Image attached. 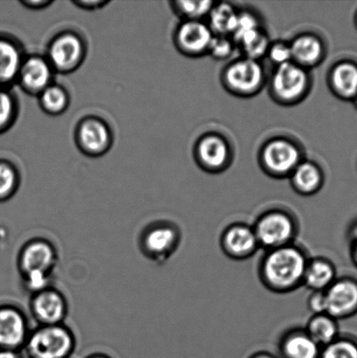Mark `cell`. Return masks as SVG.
I'll use <instances>...</instances> for the list:
<instances>
[{"mask_svg": "<svg viewBox=\"0 0 357 358\" xmlns=\"http://www.w3.org/2000/svg\"><path fill=\"white\" fill-rule=\"evenodd\" d=\"M260 28V21L254 14L248 12L239 13L236 27L233 34V40L237 43L245 35Z\"/></svg>", "mask_w": 357, "mask_h": 358, "instance_id": "1f68e13d", "label": "cell"}, {"mask_svg": "<svg viewBox=\"0 0 357 358\" xmlns=\"http://www.w3.org/2000/svg\"><path fill=\"white\" fill-rule=\"evenodd\" d=\"M17 114L15 97L8 90L0 87V134L6 131L14 124Z\"/></svg>", "mask_w": 357, "mask_h": 358, "instance_id": "f546056e", "label": "cell"}, {"mask_svg": "<svg viewBox=\"0 0 357 358\" xmlns=\"http://www.w3.org/2000/svg\"><path fill=\"white\" fill-rule=\"evenodd\" d=\"M24 348L30 358H68L75 348V338L61 324L41 326L28 336Z\"/></svg>", "mask_w": 357, "mask_h": 358, "instance_id": "3957f363", "label": "cell"}, {"mask_svg": "<svg viewBox=\"0 0 357 358\" xmlns=\"http://www.w3.org/2000/svg\"><path fill=\"white\" fill-rule=\"evenodd\" d=\"M72 3L78 8L90 12V10L104 8L108 3H110V1H107V0H75Z\"/></svg>", "mask_w": 357, "mask_h": 358, "instance_id": "d590c367", "label": "cell"}, {"mask_svg": "<svg viewBox=\"0 0 357 358\" xmlns=\"http://www.w3.org/2000/svg\"><path fill=\"white\" fill-rule=\"evenodd\" d=\"M180 242V231L170 224H157L147 231L143 245L147 252L155 258L167 257Z\"/></svg>", "mask_w": 357, "mask_h": 358, "instance_id": "ac0fdd59", "label": "cell"}, {"mask_svg": "<svg viewBox=\"0 0 357 358\" xmlns=\"http://www.w3.org/2000/svg\"><path fill=\"white\" fill-rule=\"evenodd\" d=\"M320 358H357V346L349 340L337 338L321 348Z\"/></svg>", "mask_w": 357, "mask_h": 358, "instance_id": "4dcf8cb0", "label": "cell"}, {"mask_svg": "<svg viewBox=\"0 0 357 358\" xmlns=\"http://www.w3.org/2000/svg\"><path fill=\"white\" fill-rule=\"evenodd\" d=\"M331 84L335 91L344 97L357 93V68L351 63H341L331 73Z\"/></svg>", "mask_w": 357, "mask_h": 358, "instance_id": "d4e9b609", "label": "cell"}, {"mask_svg": "<svg viewBox=\"0 0 357 358\" xmlns=\"http://www.w3.org/2000/svg\"><path fill=\"white\" fill-rule=\"evenodd\" d=\"M28 336L24 315L16 308L0 307V349L20 352L26 345Z\"/></svg>", "mask_w": 357, "mask_h": 358, "instance_id": "4fadbf2b", "label": "cell"}, {"mask_svg": "<svg viewBox=\"0 0 357 358\" xmlns=\"http://www.w3.org/2000/svg\"><path fill=\"white\" fill-rule=\"evenodd\" d=\"M309 259L295 243L265 251L258 265L261 282L272 292H293L303 286Z\"/></svg>", "mask_w": 357, "mask_h": 358, "instance_id": "6da1fadb", "label": "cell"}, {"mask_svg": "<svg viewBox=\"0 0 357 358\" xmlns=\"http://www.w3.org/2000/svg\"><path fill=\"white\" fill-rule=\"evenodd\" d=\"M20 185V175L16 167L6 160H0V202L14 195Z\"/></svg>", "mask_w": 357, "mask_h": 358, "instance_id": "83f0119b", "label": "cell"}, {"mask_svg": "<svg viewBox=\"0 0 357 358\" xmlns=\"http://www.w3.org/2000/svg\"><path fill=\"white\" fill-rule=\"evenodd\" d=\"M0 358H22V356L17 350L0 349Z\"/></svg>", "mask_w": 357, "mask_h": 358, "instance_id": "74e56055", "label": "cell"}, {"mask_svg": "<svg viewBox=\"0 0 357 358\" xmlns=\"http://www.w3.org/2000/svg\"><path fill=\"white\" fill-rule=\"evenodd\" d=\"M321 350L304 329H290L279 343V358H320Z\"/></svg>", "mask_w": 357, "mask_h": 358, "instance_id": "2e32d148", "label": "cell"}, {"mask_svg": "<svg viewBox=\"0 0 357 358\" xmlns=\"http://www.w3.org/2000/svg\"><path fill=\"white\" fill-rule=\"evenodd\" d=\"M54 72L47 58L31 55L24 58L17 80L24 92L38 96L51 85Z\"/></svg>", "mask_w": 357, "mask_h": 358, "instance_id": "30bf717a", "label": "cell"}, {"mask_svg": "<svg viewBox=\"0 0 357 358\" xmlns=\"http://www.w3.org/2000/svg\"><path fill=\"white\" fill-rule=\"evenodd\" d=\"M210 15L209 27L213 34L228 36L235 29L238 15L235 8L230 3H221L213 6Z\"/></svg>", "mask_w": 357, "mask_h": 358, "instance_id": "cb8c5ba5", "label": "cell"}, {"mask_svg": "<svg viewBox=\"0 0 357 358\" xmlns=\"http://www.w3.org/2000/svg\"><path fill=\"white\" fill-rule=\"evenodd\" d=\"M253 228L260 248L265 251L293 244L298 234L296 217L283 209L265 210L258 217Z\"/></svg>", "mask_w": 357, "mask_h": 358, "instance_id": "7a4b0ae2", "label": "cell"}, {"mask_svg": "<svg viewBox=\"0 0 357 358\" xmlns=\"http://www.w3.org/2000/svg\"><path fill=\"white\" fill-rule=\"evenodd\" d=\"M173 8L178 15L184 17L187 20H199L207 15L212 9V1H176L171 3Z\"/></svg>", "mask_w": 357, "mask_h": 358, "instance_id": "f1b7e54d", "label": "cell"}, {"mask_svg": "<svg viewBox=\"0 0 357 358\" xmlns=\"http://www.w3.org/2000/svg\"><path fill=\"white\" fill-rule=\"evenodd\" d=\"M353 241H354L355 243V252H356V257L357 259V227H356V229L354 231H353Z\"/></svg>", "mask_w": 357, "mask_h": 358, "instance_id": "ab89813d", "label": "cell"}, {"mask_svg": "<svg viewBox=\"0 0 357 358\" xmlns=\"http://www.w3.org/2000/svg\"><path fill=\"white\" fill-rule=\"evenodd\" d=\"M24 58L19 44L10 38L0 36V87L17 80Z\"/></svg>", "mask_w": 357, "mask_h": 358, "instance_id": "d6986e66", "label": "cell"}, {"mask_svg": "<svg viewBox=\"0 0 357 358\" xmlns=\"http://www.w3.org/2000/svg\"><path fill=\"white\" fill-rule=\"evenodd\" d=\"M233 51V42L228 36L224 35H213L211 43H210L208 52L212 57L218 59L228 58Z\"/></svg>", "mask_w": 357, "mask_h": 358, "instance_id": "d6a6232c", "label": "cell"}, {"mask_svg": "<svg viewBox=\"0 0 357 358\" xmlns=\"http://www.w3.org/2000/svg\"><path fill=\"white\" fill-rule=\"evenodd\" d=\"M304 329L321 348L338 338L337 322L327 314L313 315Z\"/></svg>", "mask_w": 357, "mask_h": 358, "instance_id": "603a6c76", "label": "cell"}, {"mask_svg": "<svg viewBox=\"0 0 357 358\" xmlns=\"http://www.w3.org/2000/svg\"><path fill=\"white\" fill-rule=\"evenodd\" d=\"M56 252L48 241L34 240L27 243L20 252L19 266L23 276L31 273L50 275L55 266Z\"/></svg>", "mask_w": 357, "mask_h": 358, "instance_id": "7c38bea8", "label": "cell"}, {"mask_svg": "<svg viewBox=\"0 0 357 358\" xmlns=\"http://www.w3.org/2000/svg\"><path fill=\"white\" fill-rule=\"evenodd\" d=\"M197 157L199 163L206 170L217 171L224 169L230 159L228 143L221 136L206 135L198 143Z\"/></svg>", "mask_w": 357, "mask_h": 358, "instance_id": "e0dca14e", "label": "cell"}, {"mask_svg": "<svg viewBox=\"0 0 357 358\" xmlns=\"http://www.w3.org/2000/svg\"><path fill=\"white\" fill-rule=\"evenodd\" d=\"M52 0H22L20 1L21 5L27 9L33 10H40L48 8L54 3Z\"/></svg>", "mask_w": 357, "mask_h": 358, "instance_id": "8d00e7d4", "label": "cell"}, {"mask_svg": "<svg viewBox=\"0 0 357 358\" xmlns=\"http://www.w3.org/2000/svg\"><path fill=\"white\" fill-rule=\"evenodd\" d=\"M269 59L277 66L292 62V52L290 45L284 42H277L269 47L268 54Z\"/></svg>", "mask_w": 357, "mask_h": 358, "instance_id": "836d02e7", "label": "cell"}, {"mask_svg": "<svg viewBox=\"0 0 357 358\" xmlns=\"http://www.w3.org/2000/svg\"><path fill=\"white\" fill-rule=\"evenodd\" d=\"M325 312L335 319L351 315L357 308V285L351 280H335L324 291Z\"/></svg>", "mask_w": 357, "mask_h": 358, "instance_id": "8fae6325", "label": "cell"}, {"mask_svg": "<svg viewBox=\"0 0 357 358\" xmlns=\"http://www.w3.org/2000/svg\"><path fill=\"white\" fill-rule=\"evenodd\" d=\"M237 43L242 48L246 58L254 59V61H258V59L267 55L270 47L268 36L261 28L245 35Z\"/></svg>", "mask_w": 357, "mask_h": 358, "instance_id": "4316f807", "label": "cell"}, {"mask_svg": "<svg viewBox=\"0 0 357 358\" xmlns=\"http://www.w3.org/2000/svg\"><path fill=\"white\" fill-rule=\"evenodd\" d=\"M290 176L293 189L303 196L314 194L323 184V171L316 164L309 161H302Z\"/></svg>", "mask_w": 357, "mask_h": 358, "instance_id": "7402d4cb", "label": "cell"}, {"mask_svg": "<svg viewBox=\"0 0 357 358\" xmlns=\"http://www.w3.org/2000/svg\"><path fill=\"white\" fill-rule=\"evenodd\" d=\"M271 92L282 103H295L305 96L309 87L307 69L291 62L277 66L271 79Z\"/></svg>", "mask_w": 357, "mask_h": 358, "instance_id": "5b68a950", "label": "cell"}, {"mask_svg": "<svg viewBox=\"0 0 357 358\" xmlns=\"http://www.w3.org/2000/svg\"><path fill=\"white\" fill-rule=\"evenodd\" d=\"M220 245L227 257L244 261L256 254L260 249L253 226L233 223L223 231Z\"/></svg>", "mask_w": 357, "mask_h": 358, "instance_id": "9c48e42d", "label": "cell"}, {"mask_svg": "<svg viewBox=\"0 0 357 358\" xmlns=\"http://www.w3.org/2000/svg\"><path fill=\"white\" fill-rule=\"evenodd\" d=\"M335 280V268L328 259L323 257L310 258L307 263L303 286L312 292L325 291Z\"/></svg>", "mask_w": 357, "mask_h": 358, "instance_id": "44dd1931", "label": "cell"}, {"mask_svg": "<svg viewBox=\"0 0 357 358\" xmlns=\"http://www.w3.org/2000/svg\"><path fill=\"white\" fill-rule=\"evenodd\" d=\"M31 310L42 326L58 325L66 317V303L61 293L48 287L34 294L31 301Z\"/></svg>", "mask_w": 357, "mask_h": 358, "instance_id": "9a60e30c", "label": "cell"}, {"mask_svg": "<svg viewBox=\"0 0 357 358\" xmlns=\"http://www.w3.org/2000/svg\"><path fill=\"white\" fill-rule=\"evenodd\" d=\"M75 141L82 152L89 157L106 154L113 143V134L106 122L96 117L83 118L77 125Z\"/></svg>", "mask_w": 357, "mask_h": 358, "instance_id": "ba28073f", "label": "cell"}, {"mask_svg": "<svg viewBox=\"0 0 357 358\" xmlns=\"http://www.w3.org/2000/svg\"><path fill=\"white\" fill-rule=\"evenodd\" d=\"M292 62L304 69L312 68L323 58V41L314 34H303L291 42Z\"/></svg>", "mask_w": 357, "mask_h": 358, "instance_id": "ffe728a7", "label": "cell"}, {"mask_svg": "<svg viewBox=\"0 0 357 358\" xmlns=\"http://www.w3.org/2000/svg\"><path fill=\"white\" fill-rule=\"evenodd\" d=\"M264 77L263 69L260 63L245 57L227 66L224 80L227 89L233 93L247 96L261 89Z\"/></svg>", "mask_w": 357, "mask_h": 358, "instance_id": "52a82bcc", "label": "cell"}, {"mask_svg": "<svg viewBox=\"0 0 357 358\" xmlns=\"http://www.w3.org/2000/svg\"><path fill=\"white\" fill-rule=\"evenodd\" d=\"M89 358H110V357H108L103 356V355H96V356L89 357Z\"/></svg>", "mask_w": 357, "mask_h": 358, "instance_id": "60d3db41", "label": "cell"}, {"mask_svg": "<svg viewBox=\"0 0 357 358\" xmlns=\"http://www.w3.org/2000/svg\"><path fill=\"white\" fill-rule=\"evenodd\" d=\"M307 306L313 315L326 314L325 312L324 291L313 292L307 300Z\"/></svg>", "mask_w": 357, "mask_h": 358, "instance_id": "e575fe53", "label": "cell"}, {"mask_svg": "<svg viewBox=\"0 0 357 358\" xmlns=\"http://www.w3.org/2000/svg\"><path fill=\"white\" fill-rule=\"evenodd\" d=\"M250 358H278L275 356H272V354L268 352H258L254 354L253 356H251Z\"/></svg>", "mask_w": 357, "mask_h": 358, "instance_id": "f35d334b", "label": "cell"}, {"mask_svg": "<svg viewBox=\"0 0 357 358\" xmlns=\"http://www.w3.org/2000/svg\"><path fill=\"white\" fill-rule=\"evenodd\" d=\"M86 52L83 38L73 31H66L52 38L45 58L54 71L69 73L75 71L82 64Z\"/></svg>", "mask_w": 357, "mask_h": 358, "instance_id": "277c9868", "label": "cell"}, {"mask_svg": "<svg viewBox=\"0 0 357 358\" xmlns=\"http://www.w3.org/2000/svg\"><path fill=\"white\" fill-rule=\"evenodd\" d=\"M38 96L42 110L51 115H61L68 110L69 106L68 93L64 87L54 83H52Z\"/></svg>", "mask_w": 357, "mask_h": 358, "instance_id": "484cf974", "label": "cell"}, {"mask_svg": "<svg viewBox=\"0 0 357 358\" xmlns=\"http://www.w3.org/2000/svg\"><path fill=\"white\" fill-rule=\"evenodd\" d=\"M261 162L272 176H289L302 162V153L290 140L275 138L265 143L262 149Z\"/></svg>", "mask_w": 357, "mask_h": 358, "instance_id": "8992f818", "label": "cell"}, {"mask_svg": "<svg viewBox=\"0 0 357 358\" xmlns=\"http://www.w3.org/2000/svg\"><path fill=\"white\" fill-rule=\"evenodd\" d=\"M213 35L211 28L201 20H185L177 29L175 42L184 54L195 56L208 51Z\"/></svg>", "mask_w": 357, "mask_h": 358, "instance_id": "5bb4252c", "label": "cell"}]
</instances>
